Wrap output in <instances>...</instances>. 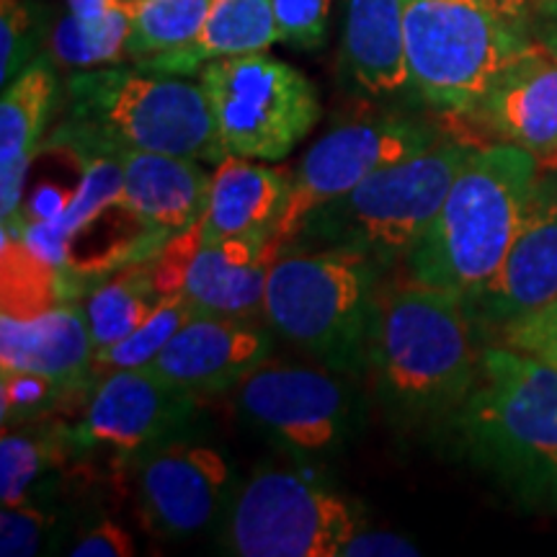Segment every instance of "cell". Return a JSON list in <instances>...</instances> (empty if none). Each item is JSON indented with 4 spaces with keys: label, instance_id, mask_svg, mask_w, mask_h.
Returning <instances> with one entry per match:
<instances>
[{
    "label": "cell",
    "instance_id": "6da1fadb",
    "mask_svg": "<svg viewBox=\"0 0 557 557\" xmlns=\"http://www.w3.org/2000/svg\"><path fill=\"white\" fill-rule=\"evenodd\" d=\"M367 369L385 408L403 423L457 418L480 372L465 297L406 278L377 289Z\"/></svg>",
    "mask_w": 557,
    "mask_h": 557
},
{
    "label": "cell",
    "instance_id": "7a4b0ae2",
    "mask_svg": "<svg viewBox=\"0 0 557 557\" xmlns=\"http://www.w3.org/2000/svg\"><path fill=\"white\" fill-rule=\"evenodd\" d=\"M540 191V158L508 143L475 148L416 248L418 282L470 299L496 276Z\"/></svg>",
    "mask_w": 557,
    "mask_h": 557
},
{
    "label": "cell",
    "instance_id": "3957f363",
    "mask_svg": "<svg viewBox=\"0 0 557 557\" xmlns=\"http://www.w3.org/2000/svg\"><path fill=\"white\" fill-rule=\"evenodd\" d=\"M62 137L86 150H143L218 165L227 158L201 83L135 67L78 70Z\"/></svg>",
    "mask_w": 557,
    "mask_h": 557
},
{
    "label": "cell",
    "instance_id": "277c9868",
    "mask_svg": "<svg viewBox=\"0 0 557 557\" xmlns=\"http://www.w3.org/2000/svg\"><path fill=\"white\" fill-rule=\"evenodd\" d=\"M380 263L357 250L284 248L269 269L261 320L338 374L367 369Z\"/></svg>",
    "mask_w": 557,
    "mask_h": 557
},
{
    "label": "cell",
    "instance_id": "5b68a950",
    "mask_svg": "<svg viewBox=\"0 0 557 557\" xmlns=\"http://www.w3.org/2000/svg\"><path fill=\"white\" fill-rule=\"evenodd\" d=\"M472 152L468 143L442 139L426 152L372 173L357 189L315 209L284 248L357 250L377 263L408 259Z\"/></svg>",
    "mask_w": 557,
    "mask_h": 557
},
{
    "label": "cell",
    "instance_id": "8992f818",
    "mask_svg": "<svg viewBox=\"0 0 557 557\" xmlns=\"http://www.w3.org/2000/svg\"><path fill=\"white\" fill-rule=\"evenodd\" d=\"M532 39L478 0H406L410 90L429 107L468 116Z\"/></svg>",
    "mask_w": 557,
    "mask_h": 557
},
{
    "label": "cell",
    "instance_id": "52a82bcc",
    "mask_svg": "<svg viewBox=\"0 0 557 557\" xmlns=\"http://www.w3.org/2000/svg\"><path fill=\"white\" fill-rule=\"evenodd\" d=\"M455 421L468 444L506 475H557V367L511 346L480 351V372Z\"/></svg>",
    "mask_w": 557,
    "mask_h": 557
},
{
    "label": "cell",
    "instance_id": "ba28073f",
    "mask_svg": "<svg viewBox=\"0 0 557 557\" xmlns=\"http://www.w3.org/2000/svg\"><path fill=\"white\" fill-rule=\"evenodd\" d=\"M199 83L227 156L282 160L320 120L308 75L269 52L207 62Z\"/></svg>",
    "mask_w": 557,
    "mask_h": 557
},
{
    "label": "cell",
    "instance_id": "9c48e42d",
    "mask_svg": "<svg viewBox=\"0 0 557 557\" xmlns=\"http://www.w3.org/2000/svg\"><path fill=\"white\" fill-rule=\"evenodd\" d=\"M359 529L354 506L292 470L253 472L227 508L225 540L240 557H338Z\"/></svg>",
    "mask_w": 557,
    "mask_h": 557
},
{
    "label": "cell",
    "instance_id": "30bf717a",
    "mask_svg": "<svg viewBox=\"0 0 557 557\" xmlns=\"http://www.w3.org/2000/svg\"><path fill=\"white\" fill-rule=\"evenodd\" d=\"M442 143L438 132L410 116H380L341 124L318 139L292 171L287 209L276 227V243L287 246L299 225L329 201L357 189L387 165L426 152Z\"/></svg>",
    "mask_w": 557,
    "mask_h": 557
},
{
    "label": "cell",
    "instance_id": "8fae6325",
    "mask_svg": "<svg viewBox=\"0 0 557 557\" xmlns=\"http://www.w3.org/2000/svg\"><path fill=\"white\" fill-rule=\"evenodd\" d=\"M233 389L243 418L297 457L329 455L351 429V389L329 367L267 359Z\"/></svg>",
    "mask_w": 557,
    "mask_h": 557
},
{
    "label": "cell",
    "instance_id": "7c38bea8",
    "mask_svg": "<svg viewBox=\"0 0 557 557\" xmlns=\"http://www.w3.org/2000/svg\"><path fill=\"white\" fill-rule=\"evenodd\" d=\"M137 500L148 529L171 540L207 532L233 504V475L220 449L169 438L139 455Z\"/></svg>",
    "mask_w": 557,
    "mask_h": 557
},
{
    "label": "cell",
    "instance_id": "4fadbf2b",
    "mask_svg": "<svg viewBox=\"0 0 557 557\" xmlns=\"http://www.w3.org/2000/svg\"><path fill=\"white\" fill-rule=\"evenodd\" d=\"M194 395L171 387L148 367L103 374L90 395L81 436L90 447L143 455L169 442L194 410Z\"/></svg>",
    "mask_w": 557,
    "mask_h": 557
},
{
    "label": "cell",
    "instance_id": "5bb4252c",
    "mask_svg": "<svg viewBox=\"0 0 557 557\" xmlns=\"http://www.w3.org/2000/svg\"><path fill=\"white\" fill-rule=\"evenodd\" d=\"M271 336L267 323L248 318L194 315L148 369L194 398L222 393L271 357Z\"/></svg>",
    "mask_w": 557,
    "mask_h": 557
},
{
    "label": "cell",
    "instance_id": "9a60e30c",
    "mask_svg": "<svg viewBox=\"0 0 557 557\" xmlns=\"http://www.w3.org/2000/svg\"><path fill=\"white\" fill-rule=\"evenodd\" d=\"M468 116L537 158L557 156V52L532 39Z\"/></svg>",
    "mask_w": 557,
    "mask_h": 557
},
{
    "label": "cell",
    "instance_id": "2e32d148",
    "mask_svg": "<svg viewBox=\"0 0 557 557\" xmlns=\"http://www.w3.org/2000/svg\"><path fill=\"white\" fill-rule=\"evenodd\" d=\"M465 302L498 329L557 302V194L540 186L496 276Z\"/></svg>",
    "mask_w": 557,
    "mask_h": 557
},
{
    "label": "cell",
    "instance_id": "e0dca14e",
    "mask_svg": "<svg viewBox=\"0 0 557 557\" xmlns=\"http://www.w3.org/2000/svg\"><path fill=\"white\" fill-rule=\"evenodd\" d=\"M278 253L282 246L274 238H227L194 246L173 292L197 315L256 320L263 315L269 269Z\"/></svg>",
    "mask_w": 557,
    "mask_h": 557
},
{
    "label": "cell",
    "instance_id": "ac0fdd59",
    "mask_svg": "<svg viewBox=\"0 0 557 557\" xmlns=\"http://www.w3.org/2000/svg\"><path fill=\"white\" fill-rule=\"evenodd\" d=\"M122 163L120 207L158 233H184L205 218L212 176L194 158L114 150Z\"/></svg>",
    "mask_w": 557,
    "mask_h": 557
},
{
    "label": "cell",
    "instance_id": "d6986e66",
    "mask_svg": "<svg viewBox=\"0 0 557 557\" xmlns=\"http://www.w3.org/2000/svg\"><path fill=\"white\" fill-rule=\"evenodd\" d=\"M289 191V171L253 163L250 158L227 156L214 165L207 212L194 227V246H209L227 238H274L278 220L287 209Z\"/></svg>",
    "mask_w": 557,
    "mask_h": 557
},
{
    "label": "cell",
    "instance_id": "ffe728a7",
    "mask_svg": "<svg viewBox=\"0 0 557 557\" xmlns=\"http://www.w3.org/2000/svg\"><path fill=\"white\" fill-rule=\"evenodd\" d=\"M0 369L32 372L73 387L94 369V341L83 308L52 305L34 315L0 318Z\"/></svg>",
    "mask_w": 557,
    "mask_h": 557
},
{
    "label": "cell",
    "instance_id": "44dd1931",
    "mask_svg": "<svg viewBox=\"0 0 557 557\" xmlns=\"http://www.w3.org/2000/svg\"><path fill=\"white\" fill-rule=\"evenodd\" d=\"M341 58L348 78L367 96L410 90L406 0H344Z\"/></svg>",
    "mask_w": 557,
    "mask_h": 557
},
{
    "label": "cell",
    "instance_id": "7402d4cb",
    "mask_svg": "<svg viewBox=\"0 0 557 557\" xmlns=\"http://www.w3.org/2000/svg\"><path fill=\"white\" fill-rule=\"evenodd\" d=\"M54 99V73L45 60L29 62L0 101V214H16L26 171L37 148Z\"/></svg>",
    "mask_w": 557,
    "mask_h": 557
},
{
    "label": "cell",
    "instance_id": "603a6c76",
    "mask_svg": "<svg viewBox=\"0 0 557 557\" xmlns=\"http://www.w3.org/2000/svg\"><path fill=\"white\" fill-rule=\"evenodd\" d=\"M274 41L278 37L271 0H212V9L191 45L165 58L137 62V67L150 73L194 75L207 62L267 52Z\"/></svg>",
    "mask_w": 557,
    "mask_h": 557
},
{
    "label": "cell",
    "instance_id": "cb8c5ba5",
    "mask_svg": "<svg viewBox=\"0 0 557 557\" xmlns=\"http://www.w3.org/2000/svg\"><path fill=\"white\" fill-rule=\"evenodd\" d=\"M122 201V163L114 152L94 150L83 163L81 186L50 218H41L26 227L24 243L32 253L47 263L67 259L70 240L88 227L103 209Z\"/></svg>",
    "mask_w": 557,
    "mask_h": 557
},
{
    "label": "cell",
    "instance_id": "d4e9b609",
    "mask_svg": "<svg viewBox=\"0 0 557 557\" xmlns=\"http://www.w3.org/2000/svg\"><path fill=\"white\" fill-rule=\"evenodd\" d=\"M212 0H129L127 58L148 62L197 39Z\"/></svg>",
    "mask_w": 557,
    "mask_h": 557
},
{
    "label": "cell",
    "instance_id": "484cf974",
    "mask_svg": "<svg viewBox=\"0 0 557 557\" xmlns=\"http://www.w3.org/2000/svg\"><path fill=\"white\" fill-rule=\"evenodd\" d=\"M129 0L99 18H81L65 13L54 24L50 54L60 67L96 70L116 65L127 58Z\"/></svg>",
    "mask_w": 557,
    "mask_h": 557
},
{
    "label": "cell",
    "instance_id": "4316f807",
    "mask_svg": "<svg viewBox=\"0 0 557 557\" xmlns=\"http://www.w3.org/2000/svg\"><path fill=\"white\" fill-rule=\"evenodd\" d=\"M160 299L163 297H160L158 282L145 274L111 278L90 292L83 302V315H86L90 341H94V354L135 333L158 308Z\"/></svg>",
    "mask_w": 557,
    "mask_h": 557
},
{
    "label": "cell",
    "instance_id": "83f0119b",
    "mask_svg": "<svg viewBox=\"0 0 557 557\" xmlns=\"http://www.w3.org/2000/svg\"><path fill=\"white\" fill-rule=\"evenodd\" d=\"M197 315L189 302L178 292H165L158 308L150 312V318L135 333L120 344L103 348L94 354V372L109 374L120 369H143L150 367L152 359L169 346V341L184 329L189 320Z\"/></svg>",
    "mask_w": 557,
    "mask_h": 557
},
{
    "label": "cell",
    "instance_id": "f1b7e54d",
    "mask_svg": "<svg viewBox=\"0 0 557 557\" xmlns=\"http://www.w3.org/2000/svg\"><path fill=\"white\" fill-rule=\"evenodd\" d=\"M60 462V442L47 431L3 429L0 436V504H29L34 487Z\"/></svg>",
    "mask_w": 557,
    "mask_h": 557
},
{
    "label": "cell",
    "instance_id": "f546056e",
    "mask_svg": "<svg viewBox=\"0 0 557 557\" xmlns=\"http://www.w3.org/2000/svg\"><path fill=\"white\" fill-rule=\"evenodd\" d=\"M34 41H37V21H34L32 0H0V81L3 86L29 65Z\"/></svg>",
    "mask_w": 557,
    "mask_h": 557
},
{
    "label": "cell",
    "instance_id": "4dcf8cb0",
    "mask_svg": "<svg viewBox=\"0 0 557 557\" xmlns=\"http://www.w3.org/2000/svg\"><path fill=\"white\" fill-rule=\"evenodd\" d=\"M276 37L284 45L315 50L325 41L331 21V0H271Z\"/></svg>",
    "mask_w": 557,
    "mask_h": 557
},
{
    "label": "cell",
    "instance_id": "1f68e13d",
    "mask_svg": "<svg viewBox=\"0 0 557 557\" xmlns=\"http://www.w3.org/2000/svg\"><path fill=\"white\" fill-rule=\"evenodd\" d=\"M52 529V513L37 504L3 506L0 511V555L32 557L45 547Z\"/></svg>",
    "mask_w": 557,
    "mask_h": 557
},
{
    "label": "cell",
    "instance_id": "d6a6232c",
    "mask_svg": "<svg viewBox=\"0 0 557 557\" xmlns=\"http://www.w3.org/2000/svg\"><path fill=\"white\" fill-rule=\"evenodd\" d=\"M58 382L39 377L32 372H3L0 403H3V426L18 421H29L32 416L50 408L58 398Z\"/></svg>",
    "mask_w": 557,
    "mask_h": 557
},
{
    "label": "cell",
    "instance_id": "836d02e7",
    "mask_svg": "<svg viewBox=\"0 0 557 557\" xmlns=\"http://www.w3.org/2000/svg\"><path fill=\"white\" fill-rule=\"evenodd\" d=\"M500 338H504V346L557 367V302L504 325Z\"/></svg>",
    "mask_w": 557,
    "mask_h": 557
},
{
    "label": "cell",
    "instance_id": "e575fe53",
    "mask_svg": "<svg viewBox=\"0 0 557 557\" xmlns=\"http://www.w3.org/2000/svg\"><path fill=\"white\" fill-rule=\"evenodd\" d=\"M137 553L132 534L116 521H101L70 547L73 557H132Z\"/></svg>",
    "mask_w": 557,
    "mask_h": 557
},
{
    "label": "cell",
    "instance_id": "d590c367",
    "mask_svg": "<svg viewBox=\"0 0 557 557\" xmlns=\"http://www.w3.org/2000/svg\"><path fill=\"white\" fill-rule=\"evenodd\" d=\"M416 555H421V549H418L408 537H403V534L387 532V529H364V527H359L338 553V557H416Z\"/></svg>",
    "mask_w": 557,
    "mask_h": 557
},
{
    "label": "cell",
    "instance_id": "8d00e7d4",
    "mask_svg": "<svg viewBox=\"0 0 557 557\" xmlns=\"http://www.w3.org/2000/svg\"><path fill=\"white\" fill-rule=\"evenodd\" d=\"M529 32L542 45L557 52V0H537L532 11V21H529Z\"/></svg>",
    "mask_w": 557,
    "mask_h": 557
},
{
    "label": "cell",
    "instance_id": "74e56055",
    "mask_svg": "<svg viewBox=\"0 0 557 557\" xmlns=\"http://www.w3.org/2000/svg\"><path fill=\"white\" fill-rule=\"evenodd\" d=\"M478 3L487 5V9L496 11L498 16L511 21V24L529 29V21H532V11L537 0H478Z\"/></svg>",
    "mask_w": 557,
    "mask_h": 557
},
{
    "label": "cell",
    "instance_id": "f35d334b",
    "mask_svg": "<svg viewBox=\"0 0 557 557\" xmlns=\"http://www.w3.org/2000/svg\"><path fill=\"white\" fill-rule=\"evenodd\" d=\"M127 0H67V11L81 18H99L103 13L120 9Z\"/></svg>",
    "mask_w": 557,
    "mask_h": 557
},
{
    "label": "cell",
    "instance_id": "ab89813d",
    "mask_svg": "<svg viewBox=\"0 0 557 557\" xmlns=\"http://www.w3.org/2000/svg\"><path fill=\"white\" fill-rule=\"evenodd\" d=\"M553 485H555V491H557V475H555V480H553Z\"/></svg>",
    "mask_w": 557,
    "mask_h": 557
}]
</instances>
